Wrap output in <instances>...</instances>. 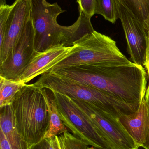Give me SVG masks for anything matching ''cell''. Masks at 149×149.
<instances>
[{
	"label": "cell",
	"mask_w": 149,
	"mask_h": 149,
	"mask_svg": "<svg viewBox=\"0 0 149 149\" xmlns=\"http://www.w3.org/2000/svg\"><path fill=\"white\" fill-rule=\"evenodd\" d=\"M71 99L103 135L111 149L139 148L119 119L88 102Z\"/></svg>",
	"instance_id": "cell-7"
},
{
	"label": "cell",
	"mask_w": 149,
	"mask_h": 149,
	"mask_svg": "<svg viewBox=\"0 0 149 149\" xmlns=\"http://www.w3.org/2000/svg\"><path fill=\"white\" fill-rule=\"evenodd\" d=\"M98 149L97 148H94V147H92H92H88V149Z\"/></svg>",
	"instance_id": "cell-28"
},
{
	"label": "cell",
	"mask_w": 149,
	"mask_h": 149,
	"mask_svg": "<svg viewBox=\"0 0 149 149\" xmlns=\"http://www.w3.org/2000/svg\"><path fill=\"white\" fill-rule=\"evenodd\" d=\"M143 23L149 15V0H120Z\"/></svg>",
	"instance_id": "cell-18"
},
{
	"label": "cell",
	"mask_w": 149,
	"mask_h": 149,
	"mask_svg": "<svg viewBox=\"0 0 149 149\" xmlns=\"http://www.w3.org/2000/svg\"><path fill=\"white\" fill-rule=\"evenodd\" d=\"M12 105L17 130L29 148L42 141L50 118L41 88L26 84L17 93Z\"/></svg>",
	"instance_id": "cell-3"
},
{
	"label": "cell",
	"mask_w": 149,
	"mask_h": 149,
	"mask_svg": "<svg viewBox=\"0 0 149 149\" xmlns=\"http://www.w3.org/2000/svg\"><path fill=\"white\" fill-rule=\"evenodd\" d=\"M143 26L147 32L148 36H149V15L147 20L143 22Z\"/></svg>",
	"instance_id": "cell-24"
},
{
	"label": "cell",
	"mask_w": 149,
	"mask_h": 149,
	"mask_svg": "<svg viewBox=\"0 0 149 149\" xmlns=\"http://www.w3.org/2000/svg\"><path fill=\"white\" fill-rule=\"evenodd\" d=\"M119 19L126 36L127 50L133 63L144 66L147 51L148 35L142 23L122 2L115 0Z\"/></svg>",
	"instance_id": "cell-8"
},
{
	"label": "cell",
	"mask_w": 149,
	"mask_h": 149,
	"mask_svg": "<svg viewBox=\"0 0 149 149\" xmlns=\"http://www.w3.org/2000/svg\"><path fill=\"white\" fill-rule=\"evenodd\" d=\"M77 2L79 11L83 12L91 18L95 14L97 0H77Z\"/></svg>",
	"instance_id": "cell-20"
},
{
	"label": "cell",
	"mask_w": 149,
	"mask_h": 149,
	"mask_svg": "<svg viewBox=\"0 0 149 149\" xmlns=\"http://www.w3.org/2000/svg\"><path fill=\"white\" fill-rule=\"evenodd\" d=\"M57 139L59 149H87L89 146L69 131L57 136Z\"/></svg>",
	"instance_id": "cell-17"
},
{
	"label": "cell",
	"mask_w": 149,
	"mask_h": 149,
	"mask_svg": "<svg viewBox=\"0 0 149 149\" xmlns=\"http://www.w3.org/2000/svg\"><path fill=\"white\" fill-rule=\"evenodd\" d=\"M0 149H11L6 136L1 130L0 131Z\"/></svg>",
	"instance_id": "cell-22"
},
{
	"label": "cell",
	"mask_w": 149,
	"mask_h": 149,
	"mask_svg": "<svg viewBox=\"0 0 149 149\" xmlns=\"http://www.w3.org/2000/svg\"><path fill=\"white\" fill-rule=\"evenodd\" d=\"M144 67L147 70L149 69V36H148L147 39V51H146V59L144 64Z\"/></svg>",
	"instance_id": "cell-23"
},
{
	"label": "cell",
	"mask_w": 149,
	"mask_h": 149,
	"mask_svg": "<svg viewBox=\"0 0 149 149\" xmlns=\"http://www.w3.org/2000/svg\"><path fill=\"white\" fill-rule=\"evenodd\" d=\"M29 149H59L57 136L50 138H44L38 143L30 147Z\"/></svg>",
	"instance_id": "cell-21"
},
{
	"label": "cell",
	"mask_w": 149,
	"mask_h": 149,
	"mask_svg": "<svg viewBox=\"0 0 149 149\" xmlns=\"http://www.w3.org/2000/svg\"><path fill=\"white\" fill-rule=\"evenodd\" d=\"M35 52L34 29L31 17L25 25L13 51L7 59L0 64V76L18 81L19 76Z\"/></svg>",
	"instance_id": "cell-9"
},
{
	"label": "cell",
	"mask_w": 149,
	"mask_h": 149,
	"mask_svg": "<svg viewBox=\"0 0 149 149\" xmlns=\"http://www.w3.org/2000/svg\"><path fill=\"white\" fill-rule=\"evenodd\" d=\"M31 17L34 29V47L42 52L60 45H74L75 42L94 31L91 18L83 12L76 22L69 26L58 23L57 18L64 12L57 3H50L46 0H31Z\"/></svg>",
	"instance_id": "cell-2"
},
{
	"label": "cell",
	"mask_w": 149,
	"mask_h": 149,
	"mask_svg": "<svg viewBox=\"0 0 149 149\" xmlns=\"http://www.w3.org/2000/svg\"><path fill=\"white\" fill-rule=\"evenodd\" d=\"M119 120L134 141L141 147L149 132V105L145 98L136 111L122 116Z\"/></svg>",
	"instance_id": "cell-12"
},
{
	"label": "cell",
	"mask_w": 149,
	"mask_h": 149,
	"mask_svg": "<svg viewBox=\"0 0 149 149\" xmlns=\"http://www.w3.org/2000/svg\"><path fill=\"white\" fill-rule=\"evenodd\" d=\"M59 115L73 135L98 149H111L107 141L67 95L53 92Z\"/></svg>",
	"instance_id": "cell-6"
},
{
	"label": "cell",
	"mask_w": 149,
	"mask_h": 149,
	"mask_svg": "<svg viewBox=\"0 0 149 149\" xmlns=\"http://www.w3.org/2000/svg\"><path fill=\"white\" fill-rule=\"evenodd\" d=\"M147 72H148V75L149 79V69L148 70H147Z\"/></svg>",
	"instance_id": "cell-29"
},
{
	"label": "cell",
	"mask_w": 149,
	"mask_h": 149,
	"mask_svg": "<svg viewBox=\"0 0 149 149\" xmlns=\"http://www.w3.org/2000/svg\"><path fill=\"white\" fill-rule=\"evenodd\" d=\"M95 14L101 15L105 19L114 24L119 18L115 0H97Z\"/></svg>",
	"instance_id": "cell-16"
},
{
	"label": "cell",
	"mask_w": 149,
	"mask_h": 149,
	"mask_svg": "<svg viewBox=\"0 0 149 149\" xmlns=\"http://www.w3.org/2000/svg\"><path fill=\"white\" fill-rule=\"evenodd\" d=\"M0 128L11 149H29V147L18 132L12 105L0 107Z\"/></svg>",
	"instance_id": "cell-13"
},
{
	"label": "cell",
	"mask_w": 149,
	"mask_h": 149,
	"mask_svg": "<svg viewBox=\"0 0 149 149\" xmlns=\"http://www.w3.org/2000/svg\"><path fill=\"white\" fill-rule=\"evenodd\" d=\"M141 147L145 149H149V132L146 137L144 143L143 144Z\"/></svg>",
	"instance_id": "cell-25"
},
{
	"label": "cell",
	"mask_w": 149,
	"mask_h": 149,
	"mask_svg": "<svg viewBox=\"0 0 149 149\" xmlns=\"http://www.w3.org/2000/svg\"><path fill=\"white\" fill-rule=\"evenodd\" d=\"M41 90L47 104L50 118L48 130L44 138H52L68 132V128L60 118L53 92L46 88H42Z\"/></svg>",
	"instance_id": "cell-14"
},
{
	"label": "cell",
	"mask_w": 149,
	"mask_h": 149,
	"mask_svg": "<svg viewBox=\"0 0 149 149\" xmlns=\"http://www.w3.org/2000/svg\"><path fill=\"white\" fill-rule=\"evenodd\" d=\"M139 149V148H138V149Z\"/></svg>",
	"instance_id": "cell-30"
},
{
	"label": "cell",
	"mask_w": 149,
	"mask_h": 149,
	"mask_svg": "<svg viewBox=\"0 0 149 149\" xmlns=\"http://www.w3.org/2000/svg\"><path fill=\"white\" fill-rule=\"evenodd\" d=\"M11 5L5 38L0 45V64L11 54L31 18V0H15Z\"/></svg>",
	"instance_id": "cell-11"
},
{
	"label": "cell",
	"mask_w": 149,
	"mask_h": 149,
	"mask_svg": "<svg viewBox=\"0 0 149 149\" xmlns=\"http://www.w3.org/2000/svg\"><path fill=\"white\" fill-rule=\"evenodd\" d=\"M38 88L67 95L72 99L88 102L117 119L135 112L139 106L124 102L118 98L94 88L67 79L50 72L42 74L32 84Z\"/></svg>",
	"instance_id": "cell-4"
},
{
	"label": "cell",
	"mask_w": 149,
	"mask_h": 149,
	"mask_svg": "<svg viewBox=\"0 0 149 149\" xmlns=\"http://www.w3.org/2000/svg\"><path fill=\"white\" fill-rule=\"evenodd\" d=\"M76 48L75 44L72 46L60 45L42 52H35L18 81L26 84L38 75L49 72L56 65L75 52Z\"/></svg>",
	"instance_id": "cell-10"
},
{
	"label": "cell",
	"mask_w": 149,
	"mask_h": 149,
	"mask_svg": "<svg viewBox=\"0 0 149 149\" xmlns=\"http://www.w3.org/2000/svg\"><path fill=\"white\" fill-rule=\"evenodd\" d=\"M26 85L19 81L11 80L0 76V107L12 105L17 93Z\"/></svg>",
	"instance_id": "cell-15"
},
{
	"label": "cell",
	"mask_w": 149,
	"mask_h": 149,
	"mask_svg": "<svg viewBox=\"0 0 149 149\" xmlns=\"http://www.w3.org/2000/svg\"><path fill=\"white\" fill-rule=\"evenodd\" d=\"M11 8V5L0 6V45L2 44L5 38Z\"/></svg>",
	"instance_id": "cell-19"
},
{
	"label": "cell",
	"mask_w": 149,
	"mask_h": 149,
	"mask_svg": "<svg viewBox=\"0 0 149 149\" xmlns=\"http://www.w3.org/2000/svg\"><path fill=\"white\" fill-rule=\"evenodd\" d=\"M75 52L53 67L64 68L79 64L112 66L134 65L111 38L95 31L75 42Z\"/></svg>",
	"instance_id": "cell-5"
},
{
	"label": "cell",
	"mask_w": 149,
	"mask_h": 149,
	"mask_svg": "<svg viewBox=\"0 0 149 149\" xmlns=\"http://www.w3.org/2000/svg\"><path fill=\"white\" fill-rule=\"evenodd\" d=\"M144 98H145V100L149 105V84L146 89V94H145Z\"/></svg>",
	"instance_id": "cell-26"
},
{
	"label": "cell",
	"mask_w": 149,
	"mask_h": 149,
	"mask_svg": "<svg viewBox=\"0 0 149 149\" xmlns=\"http://www.w3.org/2000/svg\"><path fill=\"white\" fill-rule=\"evenodd\" d=\"M6 0H0V6L6 5Z\"/></svg>",
	"instance_id": "cell-27"
},
{
	"label": "cell",
	"mask_w": 149,
	"mask_h": 149,
	"mask_svg": "<svg viewBox=\"0 0 149 149\" xmlns=\"http://www.w3.org/2000/svg\"><path fill=\"white\" fill-rule=\"evenodd\" d=\"M49 72L94 88L126 103L140 106L147 89V72L136 64L103 66L79 64L54 68Z\"/></svg>",
	"instance_id": "cell-1"
}]
</instances>
